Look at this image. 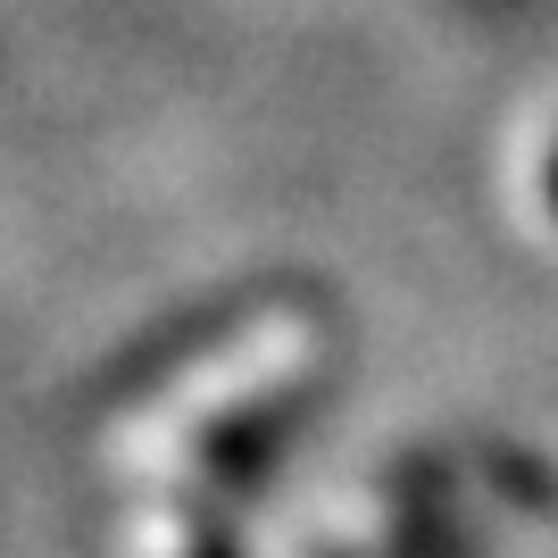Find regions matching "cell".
Returning a JSON list of instances; mask_svg holds the SVG:
<instances>
[{
  "label": "cell",
  "instance_id": "cell-1",
  "mask_svg": "<svg viewBox=\"0 0 558 558\" xmlns=\"http://www.w3.org/2000/svg\"><path fill=\"white\" fill-rule=\"evenodd\" d=\"M142 558H233V542H226V525L209 517V500H150Z\"/></svg>",
  "mask_w": 558,
  "mask_h": 558
}]
</instances>
